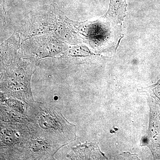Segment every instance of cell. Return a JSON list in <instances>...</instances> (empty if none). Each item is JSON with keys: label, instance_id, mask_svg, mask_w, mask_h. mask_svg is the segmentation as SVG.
<instances>
[{"label": "cell", "instance_id": "obj_2", "mask_svg": "<svg viewBox=\"0 0 160 160\" xmlns=\"http://www.w3.org/2000/svg\"><path fill=\"white\" fill-rule=\"evenodd\" d=\"M1 150L2 158L22 159L31 132L26 124L1 121Z\"/></svg>", "mask_w": 160, "mask_h": 160}, {"label": "cell", "instance_id": "obj_4", "mask_svg": "<svg viewBox=\"0 0 160 160\" xmlns=\"http://www.w3.org/2000/svg\"><path fill=\"white\" fill-rule=\"evenodd\" d=\"M79 148L76 147L72 148L71 152L68 154L67 157L70 159H97L98 158L95 155L98 157V155L104 157V155L102 152H95L100 151L99 148L97 144L95 143H86L83 145L78 146ZM100 158L99 157H98Z\"/></svg>", "mask_w": 160, "mask_h": 160}, {"label": "cell", "instance_id": "obj_1", "mask_svg": "<svg viewBox=\"0 0 160 160\" xmlns=\"http://www.w3.org/2000/svg\"><path fill=\"white\" fill-rule=\"evenodd\" d=\"M32 131L42 134L63 146L76 138V127L63 117L59 109L53 106L34 102L27 112Z\"/></svg>", "mask_w": 160, "mask_h": 160}, {"label": "cell", "instance_id": "obj_3", "mask_svg": "<svg viewBox=\"0 0 160 160\" xmlns=\"http://www.w3.org/2000/svg\"><path fill=\"white\" fill-rule=\"evenodd\" d=\"M30 132L31 134L24 150L23 159H51L64 146L42 134L31 130Z\"/></svg>", "mask_w": 160, "mask_h": 160}]
</instances>
